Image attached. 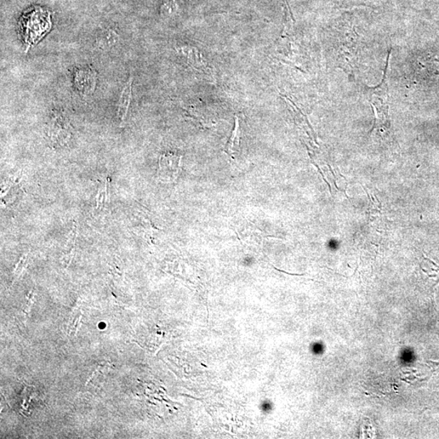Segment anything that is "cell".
<instances>
[{"mask_svg":"<svg viewBox=\"0 0 439 439\" xmlns=\"http://www.w3.org/2000/svg\"><path fill=\"white\" fill-rule=\"evenodd\" d=\"M21 25L26 36H40L51 26L50 13L38 6L28 9L22 15Z\"/></svg>","mask_w":439,"mask_h":439,"instance_id":"obj_1","label":"cell"},{"mask_svg":"<svg viewBox=\"0 0 439 439\" xmlns=\"http://www.w3.org/2000/svg\"><path fill=\"white\" fill-rule=\"evenodd\" d=\"M181 157L174 153H164L159 159L158 179L164 182H173L181 170Z\"/></svg>","mask_w":439,"mask_h":439,"instance_id":"obj_2","label":"cell"},{"mask_svg":"<svg viewBox=\"0 0 439 439\" xmlns=\"http://www.w3.org/2000/svg\"><path fill=\"white\" fill-rule=\"evenodd\" d=\"M176 51L179 58L194 70L204 73L208 71L207 62L197 48L191 45H182L176 47Z\"/></svg>","mask_w":439,"mask_h":439,"instance_id":"obj_3","label":"cell"},{"mask_svg":"<svg viewBox=\"0 0 439 439\" xmlns=\"http://www.w3.org/2000/svg\"><path fill=\"white\" fill-rule=\"evenodd\" d=\"M48 135L54 144L63 145L70 139V124L61 113L55 112L49 125Z\"/></svg>","mask_w":439,"mask_h":439,"instance_id":"obj_4","label":"cell"},{"mask_svg":"<svg viewBox=\"0 0 439 439\" xmlns=\"http://www.w3.org/2000/svg\"><path fill=\"white\" fill-rule=\"evenodd\" d=\"M96 73L91 68H83L74 74L73 81L75 88L83 95L94 92L96 87Z\"/></svg>","mask_w":439,"mask_h":439,"instance_id":"obj_5","label":"cell"},{"mask_svg":"<svg viewBox=\"0 0 439 439\" xmlns=\"http://www.w3.org/2000/svg\"><path fill=\"white\" fill-rule=\"evenodd\" d=\"M133 78L130 77L124 85L117 102V115L120 125L122 127L128 115L131 100L133 97Z\"/></svg>","mask_w":439,"mask_h":439,"instance_id":"obj_6","label":"cell"},{"mask_svg":"<svg viewBox=\"0 0 439 439\" xmlns=\"http://www.w3.org/2000/svg\"><path fill=\"white\" fill-rule=\"evenodd\" d=\"M121 41V36L113 28L101 31L96 37V45L102 51H107L116 47Z\"/></svg>","mask_w":439,"mask_h":439,"instance_id":"obj_7","label":"cell"},{"mask_svg":"<svg viewBox=\"0 0 439 439\" xmlns=\"http://www.w3.org/2000/svg\"><path fill=\"white\" fill-rule=\"evenodd\" d=\"M241 134L240 122H239L238 117H236L235 128H233L231 137L229 141H228L224 150L227 155H229L233 159H235L236 156L240 152Z\"/></svg>","mask_w":439,"mask_h":439,"instance_id":"obj_8","label":"cell"},{"mask_svg":"<svg viewBox=\"0 0 439 439\" xmlns=\"http://www.w3.org/2000/svg\"><path fill=\"white\" fill-rule=\"evenodd\" d=\"M179 9L178 0H163L161 8V14L164 16H174Z\"/></svg>","mask_w":439,"mask_h":439,"instance_id":"obj_9","label":"cell"}]
</instances>
